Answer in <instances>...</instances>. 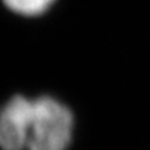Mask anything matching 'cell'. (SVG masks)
<instances>
[{"instance_id": "1", "label": "cell", "mask_w": 150, "mask_h": 150, "mask_svg": "<svg viewBox=\"0 0 150 150\" xmlns=\"http://www.w3.org/2000/svg\"><path fill=\"white\" fill-rule=\"evenodd\" d=\"M76 132V114L70 104L50 95L33 97L27 150H70Z\"/></svg>"}, {"instance_id": "2", "label": "cell", "mask_w": 150, "mask_h": 150, "mask_svg": "<svg viewBox=\"0 0 150 150\" xmlns=\"http://www.w3.org/2000/svg\"><path fill=\"white\" fill-rule=\"evenodd\" d=\"M33 97L14 95L0 106V150H27Z\"/></svg>"}, {"instance_id": "3", "label": "cell", "mask_w": 150, "mask_h": 150, "mask_svg": "<svg viewBox=\"0 0 150 150\" xmlns=\"http://www.w3.org/2000/svg\"><path fill=\"white\" fill-rule=\"evenodd\" d=\"M4 6L17 16L38 18L53 8L57 0H1Z\"/></svg>"}]
</instances>
